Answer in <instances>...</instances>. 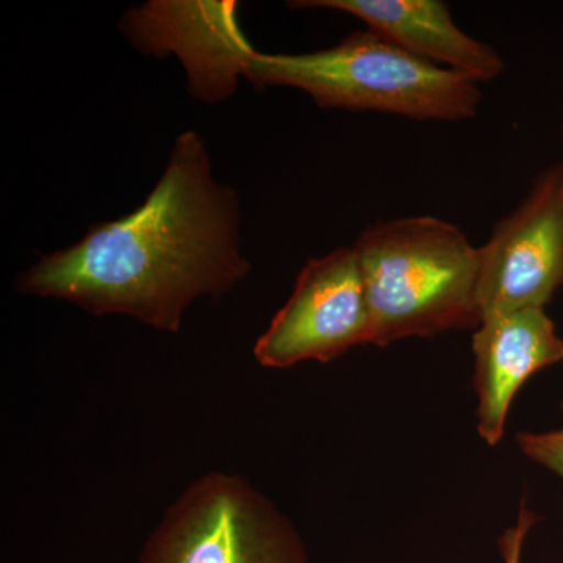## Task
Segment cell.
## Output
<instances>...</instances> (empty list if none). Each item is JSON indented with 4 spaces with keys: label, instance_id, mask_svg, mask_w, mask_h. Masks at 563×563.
I'll return each instance as SVG.
<instances>
[{
    "label": "cell",
    "instance_id": "7a4b0ae2",
    "mask_svg": "<svg viewBox=\"0 0 563 563\" xmlns=\"http://www.w3.org/2000/svg\"><path fill=\"white\" fill-rule=\"evenodd\" d=\"M354 247L372 314V344L384 347L481 324L479 247L453 222L379 221Z\"/></svg>",
    "mask_w": 563,
    "mask_h": 563
},
{
    "label": "cell",
    "instance_id": "6da1fadb",
    "mask_svg": "<svg viewBox=\"0 0 563 563\" xmlns=\"http://www.w3.org/2000/svg\"><path fill=\"white\" fill-rule=\"evenodd\" d=\"M250 273L236 192L214 179L202 136L188 131L143 206L41 258L16 290L176 333L192 303L221 299Z\"/></svg>",
    "mask_w": 563,
    "mask_h": 563
},
{
    "label": "cell",
    "instance_id": "52a82bcc",
    "mask_svg": "<svg viewBox=\"0 0 563 563\" xmlns=\"http://www.w3.org/2000/svg\"><path fill=\"white\" fill-rule=\"evenodd\" d=\"M239 3L154 0L133 7L121 29L146 55L176 54L188 73L191 96L220 102L235 91L255 51L236 20Z\"/></svg>",
    "mask_w": 563,
    "mask_h": 563
},
{
    "label": "cell",
    "instance_id": "277c9868",
    "mask_svg": "<svg viewBox=\"0 0 563 563\" xmlns=\"http://www.w3.org/2000/svg\"><path fill=\"white\" fill-rule=\"evenodd\" d=\"M290 521L240 474L199 477L166 510L139 563H306Z\"/></svg>",
    "mask_w": 563,
    "mask_h": 563
},
{
    "label": "cell",
    "instance_id": "7c38bea8",
    "mask_svg": "<svg viewBox=\"0 0 563 563\" xmlns=\"http://www.w3.org/2000/svg\"><path fill=\"white\" fill-rule=\"evenodd\" d=\"M561 136H562V146H563V114H562V121H561Z\"/></svg>",
    "mask_w": 563,
    "mask_h": 563
},
{
    "label": "cell",
    "instance_id": "3957f363",
    "mask_svg": "<svg viewBox=\"0 0 563 563\" xmlns=\"http://www.w3.org/2000/svg\"><path fill=\"white\" fill-rule=\"evenodd\" d=\"M244 77L257 87L307 92L321 109L377 111L415 121L473 120L483 101L472 77L415 57L369 29L310 54L255 52Z\"/></svg>",
    "mask_w": 563,
    "mask_h": 563
},
{
    "label": "cell",
    "instance_id": "5b68a950",
    "mask_svg": "<svg viewBox=\"0 0 563 563\" xmlns=\"http://www.w3.org/2000/svg\"><path fill=\"white\" fill-rule=\"evenodd\" d=\"M362 344H372V314L354 246L312 258L296 279L288 301L274 314L254 346L265 368L302 362H331Z\"/></svg>",
    "mask_w": 563,
    "mask_h": 563
},
{
    "label": "cell",
    "instance_id": "8fae6325",
    "mask_svg": "<svg viewBox=\"0 0 563 563\" xmlns=\"http://www.w3.org/2000/svg\"><path fill=\"white\" fill-rule=\"evenodd\" d=\"M533 523H536V515L529 512L526 507H521L517 523L507 529L499 540L504 563H521L526 536L531 531Z\"/></svg>",
    "mask_w": 563,
    "mask_h": 563
},
{
    "label": "cell",
    "instance_id": "8992f818",
    "mask_svg": "<svg viewBox=\"0 0 563 563\" xmlns=\"http://www.w3.org/2000/svg\"><path fill=\"white\" fill-rule=\"evenodd\" d=\"M481 321L544 309L563 285V162L536 177L479 247Z\"/></svg>",
    "mask_w": 563,
    "mask_h": 563
},
{
    "label": "cell",
    "instance_id": "ba28073f",
    "mask_svg": "<svg viewBox=\"0 0 563 563\" xmlns=\"http://www.w3.org/2000/svg\"><path fill=\"white\" fill-rule=\"evenodd\" d=\"M473 355L477 431L495 446L526 380L563 362V340L547 310H515L483 318L473 335Z\"/></svg>",
    "mask_w": 563,
    "mask_h": 563
},
{
    "label": "cell",
    "instance_id": "30bf717a",
    "mask_svg": "<svg viewBox=\"0 0 563 563\" xmlns=\"http://www.w3.org/2000/svg\"><path fill=\"white\" fill-rule=\"evenodd\" d=\"M518 446L526 457L563 479V429L550 432H521Z\"/></svg>",
    "mask_w": 563,
    "mask_h": 563
},
{
    "label": "cell",
    "instance_id": "9c48e42d",
    "mask_svg": "<svg viewBox=\"0 0 563 563\" xmlns=\"http://www.w3.org/2000/svg\"><path fill=\"white\" fill-rule=\"evenodd\" d=\"M288 5L351 14L415 57L457 70L477 84L498 79L506 68L498 52L457 27L442 0H301Z\"/></svg>",
    "mask_w": 563,
    "mask_h": 563
}]
</instances>
